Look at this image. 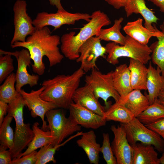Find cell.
<instances>
[{
    "mask_svg": "<svg viewBox=\"0 0 164 164\" xmlns=\"http://www.w3.org/2000/svg\"><path fill=\"white\" fill-rule=\"evenodd\" d=\"M110 129L114 135L111 146L117 164H132L134 150L128 140L124 127L121 124L117 126L112 125Z\"/></svg>",
    "mask_w": 164,
    "mask_h": 164,
    "instance_id": "4fadbf2b",
    "label": "cell"
},
{
    "mask_svg": "<svg viewBox=\"0 0 164 164\" xmlns=\"http://www.w3.org/2000/svg\"><path fill=\"white\" fill-rule=\"evenodd\" d=\"M25 100L20 94L15 99L8 104L7 113L14 118L15 122L14 144L11 150L12 159L18 158L34 136L29 123L26 124L23 118Z\"/></svg>",
    "mask_w": 164,
    "mask_h": 164,
    "instance_id": "277c9868",
    "label": "cell"
},
{
    "mask_svg": "<svg viewBox=\"0 0 164 164\" xmlns=\"http://www.w3.org/2000/svg\"><path fill=\"white\" fill-rule=\"evenodd\" d=\"M39 123L35 122L32 127L34 133V136L32 141L28 146L26 151L18 158L29 154L47 144L53 143L54 138L49 130L45 131L39 128Z\"/></svg>",
    "mask_w": 164,
    "mask_h": 164,
    "instance_id": "d4e9b609",
    "label": "cell"
},
{
    "mask_svg": "<svg viewBox=\"0 0 164 164\" xmlns=\"http://www.w3.org/2000/svg\"><path fill=\"white\" fill-rule=\"evenodd\" d=\"M13 118L8 114L0 126V145L10 150L12 149L14 144L15 134L10 125Z\"/></svg>",
    "mask_w": 164,
    "mask_h": 164,
    "instance_id": "1f68e13d",
    "label": "cell"
},
{
    "mask_svg": "<svg viewBox=\"0 0 164 164\" xmlns=\"http://www.w3.org/2000/svg\"><path fill=\"white\" fill-rule=\"evenodd\" d=\"M121 124L125 129L128 140L131 145L138 142L146 145H153L160 152L164 148V140L158 134L147 127L137 117L131 121Z\"/></svg>",
    "mask_w": 164,
    "mask_h": 164,
    "instance_id": "52a82bcc",
    "label": "cell"
},
{
    "mask_svg": "<svg viewBox=\"0 0 164 164\" xmlns=\"http://www.w3.org/2000/svg\"><path fill=\"white\" fill-rule=\"evenodd\" d=\"M148 69L146 87L148 94H145L148 98L150 104L158 98L161 91L164 88V77L161 74L159 67L155 68L150 62Z\"/></svg>",
    "mask_w": 164,
    "mask_h": 164,
    "instance_id": "d6986e66",
    "label": "cell"
},
{
    "mask_svg": "<svg viewBox=\"0 0 164 164\" xmlns=\"http://www.w3.org/2000/svg\"><path fill=\"white\" fill-rule=\"evenodd\" d=\"M46 116L48 123V129L54 138L53 143L55 145L61 143L65 138L81 130V126L66 118L62 109H51Z\"/></svg>",
    "mask_w": 164,
    "mask_h": 164,
    "instance_id": "ba28073f",
    "label": "cell"
},
{
    "mask_svg": "<svg viewBox=\"0 0 164 164\" xmlns=\"http://www.w3.org/2000/svg\"><path fill=\"white\" fill-rule=\"evenodd\" d=\"M97 36H92L80 46L78 50L79 56L76 60L80 64V67L85 72L94 69H98L96 62L100 57L105 58V47L103 46Z\"/></svg>",
    "mask_w": 164,
    "mask_h": 164,
    "instance_id": "8fae6325",
    "label": "cell"
},
{
    "mask_svg": "<svg viewBox=\"0 0 164 164\" xmlns=\"http://www.w3.org/2000/svg\"><path fill=\"white\" fill-rule=\"evenodd\" d=\"M104 117L107 121H113L122 124L128 123L135 117L128 108L119 102L111 105L105 110Z\"/></svg>",
    "mask_w": 164,
    "mask_h": 164,
    "instance_id": "484cf974",
    "label": "cell"
},
{
    "mask_svg": "<svg viewBox=\"0 0 164 164\" xmlns=\"http://www.w3.org/2000/svg\"><path fill=\"white\" fill-rule=\"evenodd\" d=\"M163 138L164 140V137Z\"/></svg>",
    "mask_w": 164,
    "mask_h": 164,
    "instance_id": "ee69618b",
    "label": "cell"
},
{
    "mask_svg": "<svg viewBox=\"0 0 164 164\" xmlns=\"http://www.w3.org/2000/svg\"><path fill=\"white\" fill-rule=\"evenodd\" d=\"M113 78L114 87L121 99L133 90L131 85L130 71L127 64H121L116 67L113 71Z\"/></svg>",
    "mask_w": 164,
    "mask_h": 164,
    "instance_id": "44dd1931",
    "label": "cell"
},
{
    "mask_svg": "<svg viewBox=\"0 0 164 164\" xmlns=\"http://www.w3.org/2000/svg\"><path fill=\"white\" fill-rule=\"evenodd\" d=\"M91 70V73L85 76V81L92 88L97 99L100 98L104 101L106 110L111 105L110 102L108 101L109 98H113L116 102L121 99L114 87L113 71L103 73L98 69H94Z\"/></svg>",
    "mask_w": 164,
    "mask_h": 164,
    "instance_id": "8992f818",
    "label": "cell"
},
{
    "mask_svg": "<svg viewBox=\"0 0 164 164\" xmlns=\"http://www.w3.org/2000/svg\"><path fill=\"white\" fill-rule=\"evenodd\" d=\"M137 118L145 125L164 118V105L159 101L157 98Z\"/></svg>",
    "mask_w": 164,
    "mask_h": 164,
    "instance_id": "f1b7e54d",
    "label": "cell"
},
{
    "mask_svg": "<svg viewBox=\"0 0 164 164\" xmlns=\"http://www.w3.org/2000/svg\"><path fill=\"white\" fill-rule=\"evenodd\" d=\"M60 43V37L51 35L50 30L46 26L36 29L25 42H16L11 46L13 48L22 47L28 50L33 61L32 65L33 71L42 75L46 68L43 62L44 56L48 58L50 67L60 63L63 59L64 56L60 53L58 46Z\"/></svg>",
    "mask_w": 164,
    "mask_h": 164,
    "instance_id": "6da1fadb",
    "label": "cell"
},
{
    "mask_svg": "<svg viewBox=\"0 0 164 164\" xmlns=\"http://www.w3.org/2000/svg\"><path fill=\"white\" fill-rule=\"evenodd\" d=\"M108 4L115 9H118L124 7L128 0H105Z\"/></svg>",
    "mask_w": 164,
    "mask_h": 164,
    "instance_id": "74e56055",
    "label": "cell"
},
{
    "mask_svg": "<svg viewBox=\"0 0 164 164\" xmlns=\"http://www.w3.org/2000/svg\"><path fill=\"white\" fill-rule=\"evenodd\" d=\"M16 81V74L12 73L0 86V100L9 104L20 95L15 86Z\"/></svg>",
    "mask_w": 164,
    "mask_h": 164,
    "instance_id": "4dcf8cb0",
    "label": "cell"
},
{
    "mask_svg": "<svg viewBox=\"0 0 164 164\" xmlns=\"http://www.w3.org/2000/svg\"><path fill=\"white\" fill-rule=\"evenodd\" d=\"M124 8L127 17L133 13L140 14L145 20V27L151 30L158 29L153 23L157 24L159 19L154 12L147 7L145 0H128Z\"/></svg>",
    "mask_w": 164,
    "mask_h": 164,
    "instance_id": "e0dca14e",
    "label": "cell"
},
{
    "mask_svg": "<svg viewBox=\"0 0 164 164\" xmlns=\"http://www.w3.org/2000/svg\"><path fill=\"white\" fill-rule=\"evenodd\" d=\"M37 153V151H35L20 158L13 159L10 164H35Z\"/></svg>",
    "mask_w": 164,
    "mask_h": 164,
    "instance_id": "e575fe53",
    "label": "cell"
},
{
    "mask_svg": "<svg viewBox=\"0 0 164 164\" xmlns=\"http://www.w3.org/2000/svg\"><path fill=\"white\" fill-rule=\"evenodd\" d=\"M124 20L122 17L114 21L112 26L107 29H101L97 36L101 39L106 41H111L120 45H124L126 37L121 32V24Z\"/></svg>",
    "mask_w": 164,
    "mask_h": 164,
    "instance_id": "4316f807",
    "label": "cell"
},
{
    "mask_svg": "<svg viewBox=\"0 0 164 164\" xmlns=\"http://www.w3.org/2000/svg\"><path fill=\"white\" fill-rule=\"evenodd\" d=\"M50 4L53 6H55L58 11H63L65 10L63 7L61 2V0H48Z\"/></svg>",
    "mask_w": 164,
    "mask_h": 164,
    "instance_id": "ab89813d",
    "label": "cell"
},
{
    "mask_svg": "<svg viewBox=\"0 0 164 164\" xmlns=\"http://www.w3.org/2000/svg\"><path fill=\"white\" fill-rule=\"evenodd\" d=\"M4 146L0 145V164H10L12 161L11 152Z\"/></svg>",
    "mask_w": 164,
    "mask_h": 164,
    "instance_id": "8d00e7d4",
    "label": "cell"
},
{
    "mask_svg": "<svg viewBox=\"0 0 164 164\" xmlns=\"http://www.w3.org/2000/svg\"><path fill=\"white\" fill-rule=\"evenodd\" d=\"M138 60L130 58L128 68L130 71L131 83L133 90L147 89L148 68Z\"/></svg>",
    "mask_w": 164,
    "mask_h": 164,
    "instance_id": "603a6c76",
    "label": "cell"
},
{
    "mask_svg": "<svg viewBox=\"0 0 164 164\" xmlns=\"http://www.w3.org/2000/svg\"><path fill=\"white\" fill-rule=\"evenodd\" d=\"M123 45H119L113 42L107 44L105 48L107 55V61L113 65L119 63L121 57H127L147 64L151 60L152 50L147 45L142 44L128 35Z\"/></svg>",
    "mask_w": 164,
    "mask_h": 164,
    "instance_id": "5b68a950",
    "label": "cell"
},
{
    "mask_svg": "<svg viewBox=\"0 0 164 164\" xmlns=\"http://www.w3.org/2000/svg\"><path fill=\"white\" fill-rule=\"evenodd\" d=\"M134 150L132 164H159L158 154L152 145L136 143Z\"/></svg>",
    "mask_w": 164,
    "mask_h": 164,
    "instance_id": "cb8c5ba5",
    "label": "cell"
},
{
    "mask_svg": "<svg viewBox=\"0 0 164 164\" xmlns=\"http://www.w3.org/2000/svg\"><path fill=\"white\" fill-rule=\"evenodd\" d=\"M158 98L159 101L164 105V88L160 91Z\"/></svg>",
    "mask_w": 164,
    "mask_h": 164,
    "instance_id": "b9f144b4",
    "label": "cell"
},
{
    "mask_svg": "<svg viewBox=\"0 0 164 164\" xmlns=\"http://www.w3.org/2000/svg\"><path fill=\"white\" fill-rule=\"evenodd\" d=\"M91 18V15L87 13H72L65 10L57 11L55 13L43 12L37 13L36 18L33 20V24L36 29L51 26L55 30L64 25H74L80 20L88 22Z\"/></svg>",
    "mask_w": 164,
    "mask_h": 164,
    "instance_id": "9c48e42d",
    "label": "cell"
},
{
    "mask_svg": "<svg viewBox=\"0 0 164 164\" xmlns=\"http://www.w3.org/2000/svg\"><path fill=\"white\" fill-rule=\"evenodd\" d=\"M83 132H77L76 134L70 136L60 144L55 145L53 143H51L41 147L39 151L37 152L35 164H45L50 162L55 163L56 160L55 159L54 155L58 149L64 145L73 138L80 136Z\"/></svg>",
    "mask_w": 164,
    "mask_h": 164,
    "instance_id": "83f0119b",
    "label": "cell"
},
{
    "mask_svg": "<svg viewBox=\"0 0 164 164\" xmlns=\"http://www.w3.org/2000/svg\"><path fill=\"white\" fill-rule=\"evenodd\" d=\"M73 101L95 113L103 116L105 109L95 97L92 88L88 85L79 87L75 92Z\"/></svg>",
    "mask_w": 164,
    "mask_h": 164,
    "instance_id": "2e32d148",
    "label": "cell"
},
{
    "mask_svg": "<svg viewBox=\"0 0 164 164\" xmlns=\"http://www.w3.org/2000/svg\"><path fill=\"white\" fill-rule=\"evenodd\" d=\"M161 157L159 159V164H164V148Z\"/></svg>",
    "mask_w": 164,
    "mask_h": 164,
    "instance_id": "7bdbcfd3",
    "label": "cell"
},
{
    "mask_svg": "<svg viewBox=\"0 0 164 164\" xmlns=\"http://www.w3.org/2000/svg\"><path fill=\"white\" fill-rule=\"evenodd\" d=\"M159 27L163 35L157 38V40L150 46L151 50V60L160 69L164 77V21Z\"/></svg>",
    "mask_w": 164,
    "mask_h": 164,
    "instance_id": "f546056e",
    "label": "cell"
},
{
    "mask_svg": "<svg viewBox=\"0 0 164 164\" xmlns=\"http://www.w3.org/2000/svg\"><path fill=\"white\" fill-rule=\"evenodd\" d=\"M158 7L160 12H164V0H149Z\"/></svg>",
    "mask_w": 164,
    "mask_h": 164,
    "instance_id": "60d3db41",
    "label": "cell"
},
{
    "mask_svg": "<svg viewBox=\"0 0 164 164\" xmlns=\"http://www.w3.org/2000/svg\"><path fill=\"white\" fill-rule=\"evenodd\" d=\"M142 22V19L140 18L128 22L124 27L123 30L127 35L144 45H147L152 37L157 38L163 35L162 31L158 29L151 30L144 26Z\"/></svg>",
    "mask_w": 164,
    "mask_h": 164,
    "instance_id": "ac0fdd59",
    "label": "cell"
},
{
    "mask_svg": "<svg viewBox=\"0 0 164 164\" xmlns=\"http://www.w3.org/2000/svg\"><path fill=\"white\" fill-rule=\"evenodd\" d=\"M8 104L0 100V126H1L4 119V116L7 113Z\"/></svg>",
    "mask_w": 164,
    "mask_h": 164,
    "instance_id": "f35d334b",
    "label": "cell"
},
{
    "mask_svg": "<svg viewBox=\"0 0 164 164\" xmlns=\"http://www.w3.org/2000/svg\"><path fill=\"white\" fill-rule=\"evenodd\" d=\"M118 102L124 105L135 117H137L150 104L147 97L139 90H132Z\"/></svg>",
    "mask_w": 164,
    "mask_h": 164,
    "instance_id": "7402d4cb",
    "label": "cell"
},
{
    "mask_svg": "<svg viewBox=\"0 0 164 164\" xmlns=\"http://www.w3.org/2000/svg\"><path fill=\"white\" fill-rule=\"evenodd\" d=\"M44 87L42 86L38 90H32L27 93L22 89L19 93L24 99L26 105L31 111L30 114L33 118L39 116L41 118L43 125L42 129L45 131L48 129L46 122L44 117L46 112L50 110L57 108L55 104L43 100L40 96Z\"/></svg>",
    "mask_w": 164,
    "mask_h": 164,
    "instance_id": "5bb4252c",
    "label": "cell"
},
{
    "mask_svg": "<svg viewBox=\"0 0 164 164\" xmlns=\"http://www.w3.org/2000/svg\"><path fill=\"white\" fill-rule=\"evenodd\" d=\"M85 72L80 67L70 74H59L42 83L44 89L40 95L43 100L57 108L68 109L73 97Z\"/></svg>",
    "mask_w": 164,
    "mask_h": 164,
    "instance_id": "7a4b0ae2",
    "label": "cell"
},
{
    "mask_svg": "<svg viewBox=\"0 0 164 164\" xmlns=\"http://www.w3.org/2000/svg\"><path fill=\"white\" fill-rule=\"evenodd\" d=\"M145 125L158 134L162 138L164 137V118Z\"/></svg>",
    "mask_w": 164,
    "mask_h": 164,
    "instance_id": "d590c367",
    "label": "cell"
},
{
    "mask_svg": "<svg viewBox=\"0 0 164 164\" xmlns=\"http://www.w3.org/2000/svg\"><path fill=\"white\" fill-rule=\"evenodd\" d=\"M111 21L107 15L100 10L94 12L90 20L80 29L75 35L74 31L63 34L60 38V50L63 54L71 60L78 58V50L80 46L89 38L97 36L102 28L110 25Z\"/></svg>",
    "mask_w": 164,
    "mask_h": 164,
    "instance_id": "3957f363",
    "label": "cell"
},
{
    "mask_svg": "<svg viewBox=\"0 0 164 164\" xmlns=\"http://www.w3.org/2000/svg\"><path fill=\"white\" fill-rule=\"evenodd\" d=\"M76 142L85 152L91 164L99 163L101 146L97 142L96 136L94 131L83 132Z\"/></svg>",
    "mask_w": 164,
    "mask_h": 164,
    "instance_id": "ffe728a7",
    "label": "cell"
},
{
    "mask_svg": "<svg viewBox=\"0 0 164 164\" xmlns=\"http://www.w3.org/2000/svg\"><path fill=\"white\" fill-rule=\"evenodd\" d=\"M14 70L13 60L10 54H0V84Z\"/></svg>",
    "mask_w": 164,
    "mask_h": 164,
    "instance_id": "d6a6232c",
    "label": "cell"
},
{
    "mask_svg": "<svg viewBox=\"0 0 164 164\" xmlns=\"http://www.w3.org/2000/svg\"><path fill=\"white\" fill-rule=\"evenodd\" d=\"M0 54H10L15 56L17 60V68L16 74V89L18 93L25 85L29 84L31 87L37 85L39 80L38 75L30 74L27 71L29 67L31 58L29 51L24 48L20 51L10 52L0 50Z\"/></svg>",
    "mask_w": 164,
    "mask_h": 164,
    "instance_id": "7c38bea8",
    "label": "cell"
},
{
    "mask_svg": "<svg viewBox=\"0 0 164 164\" xmlns=\"http://www.w3.org/2000/svg\"><path fill=\"white\" fill-rule=\"evenodd\" d=\"M14 31L10 45L16 42H24L28 36L32 35L36 28L33 20L27 12V3L24 0H17L13 7Z\"/></svg>",
    "mask_w": 164,
    "mask_h": 164,
    "instance_id": "30bf717a",
    "label": "cell"
},
{
    "mask_svg": "<svg viewBox=\"0 0 164 164\" xmlns=\"http://www.w3.org/2000/svg\"><path fill=\"white\" fill-rule=\"evenodd\" d=\"M103 142L100 149L103 158L107 164H117L110 143L109 135L108 133H103Z\"/></svg>",
    "mask_w": 164,
    "mask_h": 164,
    "instance_id": "836d02e7",
    "label": "cell"
},
{
    "mask_svg": "<svg viewBox=\"0 0 164 164\" xmlns=\"http://www.w3.org/2000/svg\"><path fill=\"white\" fill-rule=\"evenodd\" d=\"M68 118L74 123L87 128L97 129L104 126L107 120L104 117L73 102L68 109Z\"/></svg>",
    "mask_w": 164,
    "mask_h": 164,
    "instance_id": "9a60e30c",
    "label": "cell"
}]
</instances>
